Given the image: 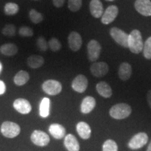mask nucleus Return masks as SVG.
I'll return each instance as SVG.
<instances>
[{
    "label": "nucleus",
    "instance_id": "4468645a",
    "mask_svg": "<svg viewBox=\"0 0 151 151\" xmlns=\"http://www.w3.org/2000/svg\"><path fill=\"white\" fill-rule=\"evenodd\" d=\"M14 107L16 110L22 114H28L32 111V106L27 99L19 98L14 101Z\"/></svg>",
    "mask_w": 151,
    "mask_h": 151
},
{
    "label": "nucleus",
    "instance_id": "2f4dec72",
    "mask_svg": "<svg viewBox=\"0 0 151 151\" xmlns=\"http://www.w3.org/2000/svg\"><path fill=\"white\" fill-rule=\"evenodd\" d=\"M48 47L50 48V50L53 52L59 51L62 48V44L60 41L58 40L57 38L52 37L51 39L48 42Z\"/></svg>",
    "mask_w": 151,
    "mask_h": 151
},
{
    "label": "nucleus",
    "instance_id": "f8f14e48",
    "mask_svg": "<svg viewBox=\"0 0 151 151\" xmlns=\"http://www.w3.org/2000/svg\"><path fill=\"white\" fill-rule=\"evenodd\" d=\"M68 43H69V48L72 51L76 52L80 50L81 46H82V37L80 34L73 31L69 34V37H68Z\"/></svg>",
    "mask_w": 151,
    "mask_h": 151
},
{
    "label": "nucleus",
    "instance_id": "412c9836",
    "mask_svg": "<svg viewBox=\"0 0 151 151\" xmlns=\"http://www.w3.org/2000/svg\"><path fill=\"white\" fill-rule=\"evenodd\" d=\"M96 89L99 94L104 98H109L112 95V89L111 86L104 81L98 83L96 86Z\"/></svg>",
    "mask_w": 151,
    "mask_h": 151
},
{
    "label": "nucleus",
    "instance_id": "bb28decb",
    "mask_svg": "<svg viewBox=\"0 0 151 151\" xmlns=\"http://www.w3.org/2000/svg\"><path fill=\"white\" fill-rule=\"evenodd\" d=\"M29 16L31 21L35 24L41 23L43 20V16L41 13L38 12L35 9H31L29 13Z\"/></svg>",
    "mask_w": 151,
    "mask_h": 151
},
{
    "label": "nucleus",
    "instance_id": "f3484780",
    "mask_svg": "<svg viewBox=\"0 0 151 151\" xmlns=\"http://www.w3.org/2000/svg\"><path fill=\"white\" fill-rule=\"evenodd\" d=\"M48 131L50 134L56 139H61L65 137L66 129L60 124L53 123L50 124Z\"/></svg>",
    "mask_w": 151,
    "mask_h": 151
},
{
    "label": "nucleus",
    "instance_id": "a211bd4d",
    "mask_svg": "<svg viewBox=\"0 0 151 151\" xmlns=\"http://www.w3.org/2000/svg\"><path fill=\"white\" fill-rule=\"evenodd\" d=\"M65 148L69 151H79L80 150V145L76 138L73 134H67L65 138L64 141Z\"/></svg>",
    "mask_w": 151,
    "mask_h": 151
},
{
    "label": "nucleus",
    "instance_id": "72a5a7b5",
    "mask_svg": "<svg viewBox=\"0 0 151 151\" xmlns=\"http://www.w3.org/2000/svg\"><path fill=\"white\" fill-rule=\"evenodd\" d=\"M37 46L41 51H46L48 48V43L44 37H40L38 38L37 40Z\"/></svg>",
    "mask_w": 151,
    "mask_h": 151
},
{
    "label": "nucleus",
    "instance_id": "0eeeda50",
    "mask_svg": "<svg viewBox=\"0 0 151 151\" xmlns=\"http://www.w3.org/2000/svg\"><path fill=\"white\" fill-rule=\"evenodd\" d=\"M88 58L90 62L97 61L101 51L100 43L96 40H91L88 43Z\"/></svg>",
    "mask_w": 151,
    "mask_h": 151
},
{
    "label": "nucleus",
    "instance_id": "f704fd0d",
    "mask_svg": "<svg viewBox=\"0 0 151 151\" xmlns=\"http://www.w3.org/2000/svg\"><path fill=\"white\" fill-rule=\"evenodd\" d=\"M52 1H53L55 6L57 8H60V7L63 6L65 0H52Z\"/></svg>",
    "mask_w": 151,
    "mask_h": 151
},
{
    "label": "nucleus",
    "instance_id": "c85d7f7f",
    "mask_svg": "<svg viewBox=\"0 0 151 151\" xmlns=\"http://www.w3.org/2000/svg\"><path fill=\"white\" fill-rule=\"evenodd\" d=\"M118 147L116 142L112 139H108L104 143L102 151H118Z\"/></svg>",
    "mask_w": 151,
    "mask_h": 151
},
{
    "label": "nucleus",
    "instance_id": "7c9ffc66",
    "mask_svg": "<svg viewBox=\"0 0 151 151\" xmlns=\"http://www.w3.org/2000/svg\"><path fill=\"white\" fill-rule=\"evenodd\" d=\"M82 6V0H68V7L72 12H76Z\"/></svg>",
    "mask_w": 151,
    "mask_h": 151
},
{
    "label": "nucleus",
    "instance_id": "4be33fe9",
    "mask_svg": "<svg viewBox=\"0 0 151 151\" xmlns=\"http://www.w3.org/2000/svg\"><path fill=\"white\" fill-rule=\"evenodd\" d=\"M44 58L42 56L37 55H32L27 58V65L32 69H38L42 67L44 64Z\"/></svg>",
    "mask_w": 151,
    "mask_h": 151
},
{
    "label": "nucleus",
    "instance_id": "aec40b11",
    "mask_svg": "<svg viewBox=\"0 0 151 151\" xmlns=\"http://www.w3.org/2000/svg\"><path fill=\"white\" fill-rule=\"evenodd\" d=\"M76 131L83 139H88L91 137V128L88 123L79 122L76 125Z\"/></svg>",
    "mask_w": 151,
    "mask_h": 151
},
{
    "label": "nucleus",
    "instance_id": "c756f323",
    "mask_svg": "<svg viewBox=\"0 0 151 151\" xmlns=\"http://www.w3.org/2000/svg\"><path fill=\"white\" fill-rule=\"evenodd\" d=\"M143 56L147 60H151V37L148 38L143 43Z\"/></svg>",
    "mask_w": 151,
    "mask_h": 151
},
{
    "label": "nucleus",
    "instance_id": "c9c22d12",
    "mask_svg": "<svg viewBox=\"0 0 151 151\" xmlns=\"http://www.w3.org/2000/svg\"><path fill=\"white\" fill-rule=\"evenodd\" d=\"M6 85L4 82L1 80H0V95L4 94L6 92Z\"/></svg>",
    "mask_w": 151,
    "mask_h": 151
},
{
    "label": "nucleus",
    "instance_id": "20e7f679",
    "mask_svg": "<svg viewBox=\"0 0 151 151\" xmlns=\"http://www.w3.org/2000/svg\"><path fill=\"white\" fill-rule=\"evenodd\" d=\"M110 35L118 44L124 48H128L129 35L123 30L118 27H112L110 29Z\"/></svg>",
    "mask_w": 151,
    "mask_h": 151
},
{
    "label": "nucleus",
    "instance_id": "6ab92c4d",
    "mask_svg": "<svg viewBox=\"0 0 151 151\" xmlns=\"http://www.w3.org/2000/svg\"><path fill=\"white\" fill-rule=\"evenodd\" d=\"M132 69L131 65L127 62H122L118 69V76L122 81H127L131 78Z\"/></svg>",
    "mask_w": 151,
    "mask_h": 151
},
{
    "label": "nucleus",
    "instance_id": "9b49d317",
    "mask_svg": "<svg viewBox=\"0 0 151 151\" xmlns=\"http://www.w3.org/2000/svg\"><path fill=\"white\" fill-rule=\"evenodd\" d=\"M118 8L115 5H111L104 11V14L101 16V22L104 24H110L114 21L115 19L118 16Z\"/></svg>",
    "mask_w": 151,
    "mask_h": 151
},
{
    "label": "nucleus",
    "instance_id": "f03ea898",
    "mask_svg": "<svg viewBox=\"0 0 151 151\" xmlns=\"http://www.w3.org/2000/svg\"><path fill=\"white\" fill-rule=\"evenodd\" d=\"M132 113V108L129 104L124 103L117 104L113 106L109 111L111 117L116 120L127 118Z\"/></svg>",
    "mask_w": 151,
    "mask_h": 151
},
{
    "label": "nucleus",
    "instance_id": "e433bc0d",
    "mask_svg": "<svg viewBox=\"0 0 151 151\" xmlns=\"http://www.w3.org/2000/svg\"><path fill=\"white\" fill-rule=\"evenodd\" d=\"M147 101H148L149 106L151 109V90H149L147 93Z\"/></svg>",
    "mask_w": 151,
    "mask_h": 151
},
{
    "label": "nucleus",
    "instance_id": "ea45409f",
    "mask_svg": "<svg viewBox=\"0 0 151 151\" xmlns=\"http://www.w3.org/2000/svg\"><path fill=\"white\" fill-rule=\"evenodd\" d=\"M105 1H114V0H105Z\"/></svg>",
    "mask_w": 151,
    "mask_h": 151
},
{
    "label": "nucleus",
    "instance_id": "58836bf2",
    "mask_svg": "<svg viewBox=\"0 0 151 151\" xmlns=\"http://www.w3.org/2000/svg\"><path fill=\"white\" fill-rule=\"evenodd\" d=\"M1 71H2V64H1V62H0V73H1Z\"/></svg>",
    "mask_w": 151,
    "mask_h": 151
},
{
    "label": "nucleus",
    "instance_id": "6e6552de",
    "mask_svg": "<svg viewBox=\"0 0 151 151\" xmlns=\"http://www.w3.org/2000/svg\"><path fill=\"white\" fill-rule=\"evenodd\" d=\"M31 141L38 146H46L50 142V137L46 132L35 130L31 135Z\"/></svg>",
    "mask_w": 151,
    "mask_h": 151
},
{
    "label": "nucleus",
    "instance_id": "2eb2a0df",
    "mask_svg": "<svg viewBox=\"0 0 151 151\" xmlns=\"http://www.w3.org/2000/svg\"><path fill=\"white\" fill-rule=\"evenodd\" d=\"M96 106V100L91 96H88L83 99L81 104V111L84 114H88L93 110Z\"/></svg>",
    "mask_w": 151,
    "mask_h": 151
},
{
    "label": "nucleus",
    "instance_id": "9d476101",
    "mask_svg": "<svg viewBox=\"0 0 151 151\" xmlns=\"http://www.w3.org/2000/svg\"><path fill=\"white\" fill-rule=\"evenodd\" d=\"M109 71V67L108 64L106 62H94L90 66V71L94 76L97 77H103L108 73Z\"/></svg>",
    "mask_w": 151,
    "mask_h": 151
},
{
    "label": "nucleus",
    "instance_id": "a878e982",
    "mask_svg": "<svg viewBox=\"0 0 151 151\" xmlns=\"http://www.w3.org/2000/svg\"><path fill=\"white\" fill-rule=\"evenodd\" d=\"M19 11V6L16 3L9 2L4 6V13L7 16H14Z\"/></svg>",
    "mask_w": 151,
    "mask_h": 151
},
{
    "label": "nucleus",
    "instance_id": "dca6fc26",
    "mask_svg": "<svg viewBox=\"0 0 151 151\" xmlns=\"http://www.w3.org/2000/svg\"><path fill=\"white\" fill-rule=\"evenodd\" d=\"M90 11L94 18H99L104 14V7L100 0H92L90 3Z\"/></svg>",
    "mask_w": 151,
    "mask_h": 151
},
{
    "label": "nucleus",
    "instance_id": "b1692460",
    "mask_svg": "<svg viewBox=\"0 0 151 151\" xmlns=\"http://www.w3.org/2000/svg\"><path fill=\"white\" fill-rule=\"evenodd\" d=\"M29 80V75L28 72L24 70H20L14 76V83L18 86H24Z\"/></svg>",
    "mask_w": 151,
    "mask_h": 151
},
{
    "label": "nucleus",
    "instance_id": "ddd939ff",
    "mask_svg": "<svg viewBox=\"0 0 151 151\" xmlns=\"http://www.w3.org/2000/svg\"><path fill=\"white\" fill-rule=\"evenodd\" d=\"M134 7L138 13L143 16H151V1L150 0H137Z\"/></svg>",
    "mask_w": 151,
    "mask_h": 151
},
{
    "label": "nucleus",
    "instance_id": "423d86ee",
    "mask_svg": "<svg viewBox=\"0 0 151 151\" xmlns=\"http://www.w3.org/2000/svg\"><path fill=\"white\" fill-rule=\"evenodd\" d=\"M42 89L49 95H57L62 92V86L59 81L50 79L43 82Z\"/></svg>",
    "mask_w": 151,
    "mask_h": 151
},
{
    "label": "nucleus",
    "instance_id": "39448f33",
    "mask_svg": "<svg viewBox=\"0 0 151 151\" xmlns=\"http://www.w3.org/2000/svg\"><path fill=\"white\" fill-rule=\"evenodd\" d=\"M148 137L145 132H139L130 139L128 143V147L132 150H137L142 148L148 143Z\"/></svg>",
    "mask_w": 151,
    "mask_h": 151
},
{
    "label": "nucleus",
    "instance_id": "f257e3e1",
    "mask_svg": "<svg viewBox=\"0 0 151 151\" xmlns=\"http://www.w3.org/2000/svg\"><path fill=\"white\" fill-rule=\"evenodd\" d=\"M128 48L134 54H139L143 50V42L141 33L139 30L134 29L129 35Z\"/></svg>",
    "mask_w": 151,
    "mask_h": 151
},
{
    "label": "nucleus",
    "instance_id": "7ed1b4c3",
    "mask_svg": "<svg viewBox=\"0 0 151 151\" xmlns=\"http://www.w3.org/2000/svg\"><path fill=\"white\" fill-rule=\"evenodd\" d=\"M1 134L7 138H14L19 135L20 127L18 124L14 122H4L1 126Z\"/></svg>",
    "mask_w": 151,
    "mask_h": 151
},
{
    "label": "nucleus",
    "instance_id": "1a4fd4ad",
    "mask_svg": "<svg viewBox=\"0 0 151 151\" xmlns=\"http://www.w3.org/2000/svg\"><path fill=\"white\" fill-rule=\"evenodd\" d=\"M88 86V78L84 75L79 74L76 76L71 83V88L74 91L78 93H83L86 91Z\"/></svg>",
    "mask_w": 151,
    "mask_h": 151
},
{
    "label": "nucleus",
    "instance_id": "5701e85b",
    "mask_svg": "<svg viewBox=\"0 0 151 151\" xmlns=\"http://www.w3.org/2000/svg\"><path fill=\"white\" fill-rule=\"evenodd\" d=\"M18 46L12 43H5L0 47V52L6 56H14L18 52Z\"/></svg>",
    "mask_w": 151,
    "mask_h": 151
},
{
    "label": "nucleus",
    "instance_id": "393cba45",
    "mask_svg": "<svg viewBox=\"0 0 151 151\" xmlns=\"http://www.w3.org/2000/svg\"><path fill=\"white\" fill-rule=\"evenodd\" d=\"M50 101L48 97L43 98L39 106V114L42 118H47L50 114Z\"/></svg>",
    "mask_w": 151,
    "mask_h": 151
},
{
    "label": "nucleus",
    "instance_id": "473e14b6",
    "mask_svg": "<svg viewBox=\"0 0 151 151\" xmlns=\"http://www.w3.org/2000/svg\"><path fill=\"white\" fill-rule=\"evenodd\" d=\"M19 35L22 37H30L34 35V32L32 29L28 26H22L19 29Z\"/></svg>",
    "mask_w": 151,
    "mask_h": 151
},
{
    "label": "nucleus",
    "instance_id": "4c0bfd02",
    "mask_svg": "<svg viewBox=\"0 0 151 151\" xmlns=\"http://www.w3.org/2000/svg\"><path fill=\"white\" fill-rule=\"evenodd\" d=\"M146 151H151V141L149 143L148 146V148H147V150Z\"/></svg>",
    "mask_w": 151,
    "mask_h": 151
},
{
    "label": "nucleus",
    "instance_id": "cd10ccee",
    "mask_svg": "<svg viewBox=\"0 0 151 151\" xmlns=\"http://www.w3.org/2000/svg\"><path fill=\"white\" fill-rule=\"evenodd\" d=\"M1 33L6 37H12L16 35V27L14 24H7L1 30Z\"/></svg>",
    "mask_w": 151,
    "mask_h": 151
}]
</instances>
